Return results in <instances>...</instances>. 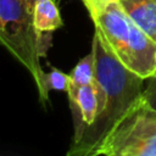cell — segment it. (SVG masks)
<instances>
[{
    "instance_id": "obj_1",
    "label": "cell",
    "mask_w": 156,
    "mask_h": 156,
    "mask_svg": "<svg viewBox=\"0 0 156 156\" xmlns=\"http://www.w3.org/2000/svg\"><path fill=\"white\" fill-rule=\"evenodd\" d=\"M91 50L95 55V78L105 91V104L94 122L87 126L68 156H93L117 123L139 102L144 78L126 68L95 32Z\"/></svg>"
},
{
    "instance_id": "obj_2",
    "label": "cell",
    "mask_w": 156,
    "mask_h": 156,
    "mask_svg": "<svg viewBox=\"0 0 156 156\" xmlns=\"http://www.w3.org/2000/svg\"><path fill=\"white\" fill-rule=\"evenodd\" d=\"M107 49L129 71L147 79L156 72V43L126 13L118 0L83 2Z\"/></svg>"
},
{
    "instance_id": "obj_3",
    "label": "cell",
    "mask_w": 156,
    "mask_h": 156,
    "mask_svg": "<svg viewBox=\"0 0 156 156\" xmlns=\"http://www.w3.org/2000/svg\"><path fill=\"white\" fill-rule=\"evenodd\" d=\"M0 44L32 74L41 104H46L49 91L39 58L45 55V34L37 32L33 11L23 0H0Z\"/></svg>"
},
{
    "instance_id": "obj_4",
    "label": "cell",
    "mask_w": 156,
    "mask_h": 156,
    "mask_svg": "<svg viewBox=\"0 0 156 156\" xmlns=\"http://www.w3.org/2000/svg\"><path fill=\"white\" fill-rule=\"evenodd\" d=\"M98 155L156 156V111L139 100L94 151Z\"/></svg>"
},
{
    "instance_id": "obj_5",
    "label": "cell",
    "mask_w": 156,
    "mask_h": 156,
    "mask_svg": "<svg viewBox=\"0 0 156 156\" xmlns=\"http://www.w3.org/2000/svg\"><path fill=\"white\" fill-rule=\"evenodd\" d=\"M67 94L74 126L72 143H76L79 140L84 128L91 124L101 112L105 104V91L98 80H95L78 89L67 90Z\"/></svg>"
},
{
    "instance_id": "obj_6",
    "label": "cell",
    "mask_w": 156,
    "mask_h": 156,
    "mask_svg": "<svg viewBox=\"0 0 156 156\" xmlns=\"http://www.w3.org/2000/svg\"><path fill=\"white\" fill-rule=\"evenodd\" d=\"M133 22L156 43V0H118Z\"/></svg>"
},
{
    "instance_id": "obj_7",
    "label": "cell",
    "mask_w": 156,
    "mask_h": 156,
    "mask_svg": "<svg viewBox=\"0 0 156 156\" xmlns=\"http://www.w3.org/2000/svg\"><path fill=\"white\" fill-rule=\"evenodd\" d=\"M33 23L38 33L46 34L62 26L55 0H39L33 9Z\"/></svg>"
},
{
    "instance_id": "obj_8",
    "label": "cell",
    "mask_w": 156,
    "mask_h": 156,
    "mask_svg": "<svg viewBox=\"0 0 156 156\" xmlns=\"http://www.w3.org/2000/svg\"><path fill=\"white\" fill-rule=\"evenodd\" d=\"M69 82L67 90H74L79 87L91 84L96 80L95 78V55L91 50L87 56H84L68 74Z\"/></svg>"
},
{
    "instance_id": "obj_9",
    "label": "cell",
    "mask_w": 156,
    "mask_h": 156,
    "mask_svg": "<svg viewBox=\"0 0 156 156\" xmlns=\"http://www.w3.org/2000/svg\"><path fill=\"white\" fill-rule=\"evenodd\" d=\"M68 82H69L68 74H65L63 72L58 69H52L49 73L44 74V83H45V88L48 91H50L51 89L67 91Z\"/></svg>"
},
{
    "instance_id": "obj_10",
    "label": "cell",
    "mask_w": 156,
    "mask_h": 156,
    "mask_svg": "<svg viewBox=\"0 0 156 156\" xmlns=\"http://www.w3.org/2000/svg\"><path fill=\"white\" fill-rule=\"evenodd\" d=\"M147 79H149V83L146 88L143 89L140 100L144 105L156 111V72L152 76H150Z\"/></svg>"
},
{
    "instance_id": "obj_11",
    "label": "cell",
    "mask_w": 156,
    "mask_h": 156,
    "mask_svg": "<svg viewBox=\"0 0 156 156\" xmlns=\"http://www.w3.org/2000/svg\"><path fill=\"white\" fill-rule=\"evenodd\" d=\"M24 2H26V5L28 6V9L30 10V11H33V9H34V5L39 1V0H23Z\"/></svg>"
},
{
    "instance_id": "obj_12",
    "label": "cell",
    "mask_w": 156,
    "mask_h": 156,
    "mask_svg": "<svg viewBox=\"0 0 156 156\" xmlns=\"http://www.w3.org/2000/svg\"><path fill=\"white\" fill-rule=\"evenodd\" d=\"M82 1H83V2H84V1H88V0H82Z\"/></svg>"
}]
</instances>
